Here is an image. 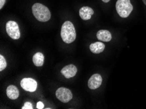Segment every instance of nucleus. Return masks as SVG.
I'll use <instances>...</instances> for the list:
<instances>
[{"label": "nucleus", "mask_w": 146, "mask_h": 109, "mask_svg": "<svg viewBox=\"0 0 146 109\" xmlns=\"http://www.w3.org/2000/svg\"><path fill=\"white\" fill-rule=\"evenodd\" d=\"M61 37L63 41L67 44L74 42L76 38V29L70 21H66L61 28Z\"/></svg>", "instance_id": "f257e3e1"}, {"label": "nucleus", "mask_w": 146, "mask_h": 109, "mask_svg": "<svg viewBox=\"0 0 146 109\" xmlns=\"http://www.w3.org/2000/svg\"><path fill=\"white\" fill-rule=\"evenodd\" d=\"M32 13L37 20L45 22L50 20L51 14L47 7L43 4L36 3L32 6Z\"/></svg>", "instance_id": "f03ea898"}, {"label": "nucleus", "mask_w": 146, "mask_h": 109, "mask_svg": "<svg viewBox=\"0 0 146 109\" xmlns=\"http://www.w3.org/2000/svg\"><path fill=\"white\" fill-rule=\"evenodd\" d=\"M116 10L121 18H127L133 10V6L130 0H117Z\"/></svg>", "instance_id": "7ed1b4c3"}, {"label": "nucleus", "mask_w": 146, "mask_h": 109, "mask_svg": "<svg viewBox=\"0 0 146 109\" xmlns=\"http://www.w3.org/2000/svg\"><path fill=\"white\" fill-rule=\"evenodd\" d=\"M6 32L11 38L17 40L21 37L19 27L16 22L10 20L6 24Z\"/></svg>", "instance_id": "20e7f679"}, {"label": "nucleus", "mask_w": 146, "mask_h": 109, "mask_svg": "<svg viewBox=\"0 0 146 109\" xmlns=\"http://www.w3.org/2000/svg\"><path fill=\"white\" fill-rule=\"evenodd\" d=\"M56 96L62 103H68L73 98L72 92L69 89L64 87L59 88L56 90Z\"/></svg>", "instance_id": "39448f33"}, {"label": "nucleus", "mask_w": 146, "mask_h": 109, "mask_svg": "<svg viewBox=\"0 0 146 109\" xmlns=\"http://www.w3.org/2000/svg\"><path fill=\"white\" fill-rule=\"evenodd\" d=\"M21 86L24 90L34 92L37 90V82L32 78H24L21 82Z\"/></svg>", "instance_id": "423d86ee"}, {"label": "nucleus", "mask_w": 146, "mask_h": 109, "mask_svg": "<svg viewBox=\"0 0 146 109\" xmlns=\"http://www.w3.org/2000/svg\"><path fill=\"white\" fill-rule=\"evenodd\" d=\"M102 83V77L99 74H94L90 78L88 82V88L91 90H96Z\"/></svg>", "instance_id": "0eeeda50"}, {"label": "nucleus", "mask_w": 146, "mask_h": 109, "mask_svg": "<svg viewBox=\"0 0 146 109\" xmlns=\"http://www.w3.org/2000/svg\"><path fill=\"white\" fill-rule=\"evenodd\" d=\"M77 72V67L74 65H72V64L65 66L61 70V73L66 78V79H70V78L76 76Z\"/></svg>", "instance_id": "6e6552de"}, {"label": "nucleus", "mask_w": 146, "mask_h": 109, "mask_svg": "<svg viewBox=\"0 0 146 109\" xmlns=\"http://www.w3.org/2000/svg\"><path fill=\"white\" fill-rule=\"evenodd\" d=\"M94 14V11L89 7H83L79 10V15L84 20H88L91 18Z\"/></svg>", "instance_id": "1a4fd4ad"}, {"label": "nucleus", "mask_w": 146, "mask_h": 109, "mask_svg": "<svg viewBox=\"0 0 146 109\" xmlns=\"http://www.w3.org/2000/svg\"><path fill=\"white\" fill-rule=\"evenodd\" d=\"M98 40L104 42H109L111 40V34L108 30H99L96 35Z\"/></svg>", "instance_id": "9d476101"}, {"label": "nucleus", "mask_w": 146, "mask_h": 109, "mask_svg": "<svg viewBox=\"0 0 146 109\" xmlns=\"http://www.w3.org/2000/svg\"><path fill=\"white\" fill-rule=\"evenodd\" d=\"M19 91L14 85L9 86L7 88V95L10 99L15 100L19 97Z\"/></svg>", "instance_id": "9b49d317"}, {"label": "nucleus", "mask_w": 146, "mask_h": 109, "mask_svg": "<svg viewBox=\"0 0 146 109\" xmlns=\"http://www.w3.org/2000/svg\"><path fill=\"white\" fill-rule=\"evenodd\" d=\"M105 44L102 42H96L90 45V50L94 54H100L104 50Z\"/></svg>", "instance_id": "f8f14e48"}, {"label": "nucleus", "mask_w": 146, "mask_h": 109, "mask_svg": "<svg viewBox=\"0 0 146 109\" xmlns=\"http://www.w3.org/2000/svg\"><path fill=\"white\" fill-rule=\"evenodd\" d=\"M44 55L41 52H37L33 56V62L37 67H41L44 63Z\"/></svg>", "instance_id": "ddd939ff"}, {"label": "nucleus", "mask_w": 146, "mask_h": 109, "mask_svg": "<svg viewBox=\"0 0 146 109\" xmlns=\"http://www.w3.org/2000/svg\"><path fill=\"white\" fill-rule=\"evenodd\" d=\"M7 67V62L3 55H0V71H3Z\"/></svg>", "instance_id": "4468645a"}, {"label": "nucleus", "mask_w": 146, "mask_h": 109, "mask_svg": "<svg viewBox=\"0 0 146 109\" xmlns=\"http://www.w3.org/2000/svg\"><path fill=\"white\" fill-rule=\"evenodd\" d=\"M33 108V106H32V104L30 102H26L24 104V105L22 107V109H32Z\"/></svg>", "instance_id": "2eb2a0df"}, {"label": "nucleus", "mask_w": 146, "mask_h": 109, "mask_svg": "<svg viewBox=\"0 0 146 109\" xmlns=\"http://www.w3.org/2000/svg\"><path fill=\"white\" fill-rule=\"evenodd\" d=\"M44 108V104L41 101H39L38 103H37V108L38 109H42Z\"/></svg>", "instance_id": "dca6fc26"}, {"label": "nucleus", "mask_w": 146, "mask_h": 109, "mask_svg": "<svg viewBox=\"0 0 146 109\" xmlns=\"http://www.w3.org/2000/svg\"><path fill=\"white\" fill-rule=\"evenodd\" d=\"M5 1L6 0H0V9H1L3 8V7L5 3Z\"/></svg>", "instance_id": "f3484780"}, {"label": "nucleus", "mask_w": 146, "mask_h": 109, "mask_svg": "<svg viewBox=\"0 0 146 109\" xmlns=\"http://www.w3.org/2000/svg\"><path fill=\"white\" fill-rule=\"evenodd\" d=\"M102 1L103 2H104V3H108L110 0H102Z\"/></svg>", "instance_id": "a211bd4d"}, {"label": "nucleus", "mask_w": 146, "mask_h": 109, "mask_svg": "<svg viewBox=\"0 0 146 109\" xmlns=\"http://www.w3.org/2000/svg\"><path fill=\"white\" fill-rule=\"evenodd\" d=\"M142 1H143V3H144L145 5H146V0H142Z\"/></svg>", "instance_id": "6ab92c4d"}]
</instances>
